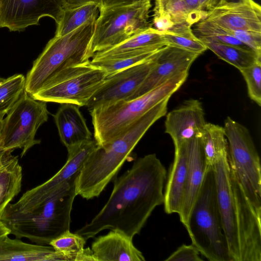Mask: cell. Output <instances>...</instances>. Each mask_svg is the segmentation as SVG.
I'll return each instance as SVG.
<instances>
[{
    "instance_id": "35",
    "label": "cell",
    "mask_w": 261,
    "mask_h": 261,
    "mask_svg": "<svg viewBox=\"0 0 261 261\" xmlns=\"http://www.w3.org/2000/svg\"><path fill=\"white\" fill-rule=\"evenodd\" d=\"M139 2H151V0H100V8L130 5Z\"/></svg>"
},
{
    "instance_id": "11",
    "label": "cell",
    "mask_w": 261,
    "mask_h": 261,
    "mask_svg": "<svg viewBox=\"0 0 261 261\" xmlns=\"http://www.w3.org/2000/svg\"><path fill=\"white\" fill-rule=\"evenodd\" d=\"M46 102L35 99L25 91L3 119L0 150L22 149L23 156L41 141L35 139L38 129L48 119Z\"/></svg>"
},
{
    "instance_id": "14",
    "label": "cell",
    "mask_w": 261,
    "mask_h": 261,
    "mask_svg": "<svg viewBox=\"0 0 261 261\" xmlns=\"http://www.w3.org/2000/svg\"><path fill=\"white\" fill-rule=\"evenodd\" d=\"M158 53L152 60L107 76L87 104L88 111L101 105L128 99L154 66Z\"/></svg>"
},
{
    "instance_id": "33",
    "label": "cell",
    "mask_w": 261,
    "mask_h": 261,
    "mask_svg": "<svg viewBox=\"0 0 261 261\" xmlns=\"http://www.w3.org/2000/svg\"><path fill=\"white\" fill-rule=\"evenodd\" d=\"M247 85L250 98L259 106L261 105V61L239 69Z\"/></svg>"
},
{
    "instance_id": "2",
    "label": "cell",
    "mask_w": 261,
    "mask_h": 261,
    "mask_svg": "<svg viewBox=\"0 0 261 261\" xmlns=\"http://www.w3.org/2000/svg\"><path fill=\"white\" fill-rule=\"evenodd\" d=\"M213 166L231 261H260L261 212L252 205L230 171L227 154Z\"/></svg>"
},
{
    "instance_id": "31",
    "label": "cell",
    "mask_w": 261,
    "mask_h": 261,
    "mask_svg": "<svg viewBox=\"0 0 261 261\" xmlns=\"http://www.w3.org/2000/svg\"><path fill=\"white\" fill-rule=\"evenodd\" d=\"M161 48L134 54L92 59L90 63L105 70L107 77L120 70L152 60Z\"/></svg>"
},
{
    "instance_id": "37",
    "label": "cell",
    "mask_w": 261,
    "mask_h": 261,
    "mask_svg": "<svg viewBox=\"0 0 261 261\" xmlns=\"http://www.w3.org/2000/svg\"><path fill=\"white\" fill-rule=\"evenodd\" d=\"M65 8H72L80 6L85 4L94 2L99 5L100 0H62Z\"/></svg>"
},
{
    "instance_id": "10",
    "label": "cell",
    "mask_w": 261,
    "mask_h": 261,
    "mask_svg": "<svg viewBox=\"0 0 261 261\" xmlns=\"http://www.w3.org/2000/svg\"><path fill=\"white\" fill-rule=\"evenodd\" d=\"M106 77L105 70L89 61L63 70L31 96L45 102L86 106Z\"/></svg>"
},
{
    "instance_id": "9",
    "label": "cell",
    "mask_w": 261,
    "mask_h": 261,
    "mask_svg": "<svg viewBox=\"0 0 261 261\" xmlns=\"http://www.w3.org/2000/svg\"><path fill=\"white\" fill-rule=\"evenodd\" d=\"M151 7V2H139L100 8L89 44L91 56L151 27L149 20Z\"/></svg>"
},
{
    "instance_id": "16",
    "label": "cell",
    "mask_w": 261,
    "mask_h": 261,
    "mask_svg": "<svg viewBox=\"0 0 261 261\" xmlns=\"http://www.w3.org/2000/svg\"><path fill=\"white\" fill-rule=\"evenodd\" d=\"M205 18L230 30L261 32V8L253 0H226Z\"/></svg>"
},
{
    "instance_id": "4",
    "label": "cell",
    "mask_w": 261,
    "mask_h": 261,
    "mask_svg": "<svg viewBox=\"0 0 261 261\" xmlns=\"http://www.w3.org/2000/svg\"><path fill=\"white\" fill-rule=\"evenodd\" d=\"M79 172L32 211L2 216L0 220L10 229V234L19 239L27 238L36 244L49 245L53 240L69 230L72 205L77 196L75 183Z\"/></svg>"
},
{
    "instance_id": "15",
    "label": "cell",
    "mask_w": 261,
    "mask_h": 261,
    "mask_svg": "<svg viewBox=\"0 0 261 261\" xmlns=\"http://www.w3.org/2000/svg\"><path fill=\"white\" fill-rule=\"evenodd\" d=\"M199 56L179 48L165 45L158 52L154 66L141 85L127 100L147 93L174 75L189 71L192 63Z\"/></svg>"
},
{
    "instance_id": "29",
    "label": "cell",
    "mask_w": 261,
    "mask_h": 261,
    "mask_svg": "<svg viewBox=\"0 0 261 261\" xmlns=\"http://www.w3.org/2000/svg\"><path fill=\"white\" fill-rule=\"evenodd\" d=\"M99 5L90 2L80 6L64 9L60 21L57 24L55 36L66 35L92 18L97 17Z\"/></svg>"
},
{
    "instance_id": "30",
    "label": "cell",
    "mask_w": 261,
    "mask_h": 261,
    "mask_svg": "<svg viewBox=\"0 0 261 261\" xmlns=\"http://www.w3.org/2000/svg\"><path fill=\"white\" fill-rule=\"evenodd\" d=\"M191 27L187 24L175 25L161 31L165 44L200 55L207 48L195 36Z\"/></svg>"
},
{
    "instance_id": "12",
    "label": "cell",
    "mask_w": 261,
    "mask_h": 261,
    "mask_svg": "<svg viewBox=\"0 0 261 261\" xmlns=\"http://www.w3.org/2000/svg\"><path fill=\"white\" fill-rule=\"evenodd\" d=\"M97 145L92 139L67 150V159L61 169L44 183L26 191L15 203H10L3 216L27 213L44 203L62 184L79 172L88 155Z\"/></svg>"
},
{
    "instance_id": "32",
    "label": "cell",
    "mask_w": 261,
    "mask_h": 261,
    "mask_svg": "<svg viewBox=\"0 0 261 261\" xmlns=\"http://www.w3.org/2000/svg\"><path fill=\"white\" fill-rule=\"evenodd\" d=\"M25 77L17 74L5 79L0 77V115L10 111L25 91Z\"/></svg>"
},
{
    "instance_id": "21",
    "label": "cell",
    "mask_w": 261,
    "mask_h": 261,
    "mask_svg": "<svg viewBox=\"0 0 261 261\" xmlns=\"http://www.w3.org/2000/svg\"><path fill=\"white\" fill-rule=\"evenodd\" d=\"M185 144L174 148V160L165 187L163 204L168 214H178L184 199L188 169Z\"/></svg>"
},
{
    "instance_id": "25",
    "label": "cell",
    "mask_w": 261,
    "mask_h": 261,
    "mask_svg": "<svg viewBox=\"0 0 261 261\" xmlns=\"http://www.w3.org/2000/svg\"><path fill=\"white\" fill-rule=\"evenodd\" d=\"M198 38L207 49H210L219 58L239 70L261 61V56L253 51L222 44L205 37Z\"/></svg>"
},
{
    "instance_id": "13",
    "label": "cell",
    "mask_w": 261,
    "mask_h": 261,
    "mask_svg": "<svg viewBox=\"0 0 261 261\" xmlns=\"http://www.w3.org/2000/svg\"><path fill=\"white\" fill-rule=\"evenodd\" d=\"M64 9L62 0H0V28L21 32L44 17L57 24Z\"/></svg>"
},
{
    "instance_id": "40",
    "label": "cell",
    "mask_w": 261,
    "mask_h": 261,
    "mask_svg": "<svg viewBox=\"0 0 261 261\" xmlns=\"http://www.w3.org/2000/svg\"><path fill=\"white\" fill-rule=\"evenodd\" d=\"M4 115H0V135H1V129H2V123H3V120L4 119Z\"/></svg>"
},
{
    "instance_id": "34",
    "label": "cell",
    "mask_w": 261,
    "mask_h": 261,
    "mask_svg": "<svg viewBox=\"0 0 261 261\" xmlns=\"http://www.w3.org/2000/svg\"><path fill=\"white\" fill-rule=\"evenodd\" d=\"M200 253L193 244H182L171 254L166 261H202Z\"/></svg>"
},
{
    "instance_id": "22",
    "label": "cell",
    "mask_w": 261,
    "mask_h": 261,
    "mask_svg": "<svg viewBox=\"0 0 261 261\" xmlns=\"http://www.w3.org/2000/svg\"><path fill=\"white\" fill-rule=\"evenodd\" d=\"M68 261L51 246L30 244L8 236L0 242V261Z\"/></svg>"
},
{
    "instance_id": "24",
    "label": "cell",
    "mask_w": 261,
    "mask_h": 261,
    "mask_svg": "<svg viewBox=\"0 0 261 261\" xmlns=\"http://www.w3.org/2000/svg\"><path fill=\"white\" fill-rule=\"evenodd\" d=\"M165 45L161 31L151 27L116 46L96 53L92 59L156 50Z\"/></svg>"
},
{
    "instance_id": "26",
    "label": "cell",
    "mask_w": 261,
    "mask_h": 261,
    "mask_svg": "<svg viewBox=\"0 0 261 261\" xmlns=\"http://www.w3.org/2000/svg\"><path fill=\"white\" fill-rule=\"evenodd\" d=\"M199 138L208 166H214L227 154V142L223 127L206 123Z\"/></svg>"
},
{
    "instance_id": "41",
    "label": "cell",
    "mask_w": 261,
    "mask_h": 261,
    "mask_svg": "<svg viewBox=\"0 0 261 261\" xmlns=\"http://www.w3.org/2000/svg\"><path fill=\"white\" fill-rule=\"evenodd\" d=\"M5 153V150H0V162L2 161Z\"/></svg>"
},
{
    "instance_id": "38",
    "label": "cell",
    "mask_w": 261,
    "mask_h": 261,
    "mask_svg": "<svg viewBox=\"0 0 261 261\" xmlns=\"http://www.w3.org/2000/svg\"><path fill=\"white\" fill-rule=\"evenodd\" d=\"M225 0H201V8L206 14L207 12L222 3Z\"/></svg>"
},
{
    "instance_id": "23",
    "label": "cell",
    "mask_w": 261,
    "mask_h": 261,
    "mask_svg": "<svg viewBox=\"0 0 261 261\" xmlns=\"http://www.w3.org/2000/svg\"><path fill=\"white\" fill-rule=\"evenodd\" d=\"M152 24L160 31L173 26H192L201 19L190 11L184 0H154Z\"/></svg>"
},
{
    "instance_id": "36",
    "label": "cell",
    "mask_w": 261,
    "mask_h": 261,
    "mask_svg": "<svg viewBox=\"0 0 261 261\" xmlns=\"http://www.w3.org/2000/svg\"><path fill=\"white\" fill-rule=\"evenodd\" d=\"M189 9L201 19L206 17V14L201 8V0H184Z\"/></svg>"
},
{
    "instance_id": "19",
    "label": "cell",
    "mask_w": 261,
    "mask_h": 261,
    "mask_svg": "<svg viewBox=\"0 0 261 261\" xmlns=\"http://www.w3.org/2000/svg\"><path fill=\"white\" fill-rule=\"evenodd\" d=\"M133 239L118 230H111L107 234L99 236L91 245L94 261H145Z\"/></svg>"
},
{
    "instance_id": "39",
    "label": "cell",
    "mask_w": 261,
    "mask_h": 261,
    "mask_svg": "<svg viewBox=\"0 0 261 261\" xmlns=\"http://www.w3.org/2000/svg\"><path fill=\"white\" fill-rule=\"evenodd\" d=\"M9 234H10V229L2 221L0 220V242Z\"/></svg>"
},
{
    "instance_id": "8",
    "label": "cell",
    "mask_w": 261,
    "mask_h": 261,
    "mask_svg": "<svg viewBox=\"0 0 261 261\" xmlns=\"http://www.w3.org/2000/svg\"><path fill=\"white\" fill-rule=\"evenodd\" d=\"M224 129L227 142V160L230 171L252 205L261 212L260 159L247 128L228 116Z\"/></svg>"
},
{
    "instance_id": "17",
    "label": "cell",
    "mask_w": 261,
    "mask_h": 261,
    "mask_svg": "<svg viewBox=\"0 0 261 261\" xmlns=\"http://www.w3.org/2000/svg\"><path fill=\"white\" fill-rule=\"evenodd\" d=\"M206 123L201 102L189 99L167 114L165 133L171 137L174 148H176L195 137H199Z\"/></svg>"
},
{
    "instance_id": "20",
    "label": "cell",
    "mask_w": 261,
    "mask_h": 261,
    "mask_svg": "<svg viewBox=\"0 0 261 261\" xmlns=\"http://www.w3.org/2000/svg\"><path fill=\"white\" fill-rule=\"evenodd\" d=\"M79 107L71 103H62L53 115L60 140L67 150L92 139Z\"/></svg>"
},
{
    "instance_id": "1",
    "label": "cell",
    "mask_w": 261,
    "mask_h": 261,
    "mask_svg": "<svg viewBox=\"0 0 261 261\" xmlns=\"http://www.w3.org/2000/svg\"><path fill=\"white\" fill-rule=\"evenodd\" d=\"M167 172L155 153L139 158L114 179L110 197L99 212L75 232L86 240L106 229L118 230L133 239L156 207L164 203Z\"/></svg>"
},
{
    "instance_id": "7",
    "label": "cell",
    "mask_w": 261,
    "mask_h": 261,
    "mask_svg": "<svg viewBox=\"0 0 261 261\" xmlns=\"http://www.w3.org/2000/svg\"><path fill=\"white\" fill-rule=\"evenodd\" d=\"M200 254L210 261H231L219 208L213 166H208L185 226Z\"/></svg>"
},
{
    "instance_id": "28",
    "label": "cell",
    "mask_w": 261,
    "mask_h": 261,
    "mask_svg": "<svg viewBox=\"0 0 261 261\" xmlns=\"http://www.w3.org/2000/svg\"><path fill=\"white\" fill-rule=\"evenodd\" d=\"M22 168L13 156L0 175V219L7 205L21 191Z\"/></svg>"
},
{
    "instance_id": "5",
    "label": "cell",
    "mask_w": 261,
    "mask_h": 261,
    "mask_svg": "<svg viewBox=\"0 0 261 261\" xmlns=\"http://www.w3.org/2000/svg\"><path fill=\"white\" fill-rule=\"evenodd\" d=\"M188 76V71L181 72L139 97L101 105L89 111L98 145H105L120 136L149 110L171 97Z\"/></svg>"
},
{
    "instance_id": "18",
    "label": "cell",
    "mask_w": 261,
    "mask_h": 261,
    "mask_svg": "<svg viewBox=\"0 0 261 261\" xmlns=\"http://www.w3.org/2000/svg\"><path fill=\"white\" fill-rule=\"evenodd\" d=\"M185 146L188 164L187 181L184 199L178 214L180 222L185 226L208 166L198 137L188 141Z\"/></svg>"
},
{
    "instance_id": "27",
    "label": "cell",
    "mask_w": 261,
    "mask_h": 261,
    "mask_svg": "<svg viewBox=\"0 0 261 261\" xmlns=\"http://www.w3.org/2000/svg\"><path fill=\"white\" fill-rule=\"evenodd\" d=\"M86 243L83 236L68 230L53 240L49 245L68 261H94L91 249L85 248Z\"/></svg>"
},
{
    "instance_id": "3",
    "label": "cell",
    "mask_w": 261,
    "mask_h": 261,
    "mask_svg": "<svg viewBox=\"0 0 261 261\" xmlns=\"http://www.w3.org/2000/svg\"><path fill=\"white\" fill-rule=\"evenodd\" d=\"M168 97L136 121L124 133L109 143L98 146L88 155L75 183L76 195L87 200L97 197L117 175L139 141L167 111Z\"/></svg>"
},
{
    "instance_id": "6",
    "label": "cell",
    "mask_w": 261,
    "mask_h": 261,
    "mask_svg": "<svg viewBox=\"0 0 261 261\" xmlns=\"http://www.w3.org/2000/svg\"><path fill=\"white\" fill-rule=\"evenodd\" d=\"M96 19L91 18L64 36L55 35L48 42L27 73L25 91L28 93H37L63 70L90 61L89 44Z\"/></svg>"
}]
</instances>
